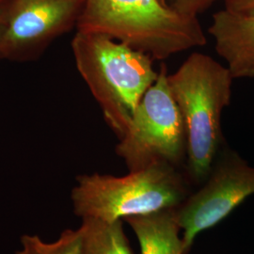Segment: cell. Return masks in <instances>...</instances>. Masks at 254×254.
<instances>
[{
    "label": "cell",
    "instance_id": "cell-3",
    "mask_svg": "<svg viewBox=\"0 0 254 254\" xmlns=\"http://www.w3.org/2000/svg\"><path fill=\"white\" fill-rule=\"evenodd\" d=\"M76 28L107 35L159 61L207 42L198 17L162 0H85Z\"/></svg>",
    "mask_w": 254,
    "mask_h": 254
},
{
    "label": "cell",
    "instance_id": "cell-14",
    "mask_svg": "<svg viewBox=\"0 0 254 254\" xmlns=\"http://www.w3.org/2000/svg\"><path fill=\"white\" fill-rule=\"evenodd\" d=\"M225 9L232 11L254 10V0H224Z\"/></svg>",
    "mask_w": 254,
    "mask_h": 254
},
{
    "label": "cell",
    "instance_id": "cell-8",
    "mask_svg": "<svg viewBox=\"0 0 254 254\" xmlns=\"http://www.w3.org/2000/svg\"><path fill=\"white\" fill-rule=\"evenodd\" d=\"M208 31L234 78H254V9H221L213 15Z\"/></svg>",
    "mask_w": 254,
    "mask_h": 254
},
{
    "label": "cell",
    "instance_id": "cell-1",
    "mask_svg": "<svg viewBox=\"0 0 254 254\" xmlns=\"http://www.w3.org/2000/svg\"><path fill=\"white\" fill-rule=\"evenodd\" d=\"M234 76L208 55L195 52L167 81L184 122L187 173L191 180L207 179L223 141L221 115L232 97Z\"/></svg>",
    "mask_w": 254,
    "mask_h": 254
},
{
    "label": "cell",
    "instance_id": "cell-12",
    "mask_svg": "<svg viewBox=\"0 0 254 254\" xmlns=\"http://www.w3.org/2000/svg\"><path fill=\"white\" fill-rule=\"evenodd\" d=\"M166 5L186 15L198 17L218 0H162Z\"/></svg>",
    "mask_w": 254,
    "mask_h": 254
},
{
    "label": "cell",
    "instance_id": "cell-10",
    "mask_svg": "<svg viewBox=\"0 0 254 254\" xmlns=\"http://www.w3.org/2000/svg\"><path fill=\"white\" fill-rule=\"evenodd\" d=\"M82 254H133L123 222L83 219Z\"/></svg>",
    "mask_w": 254,
    "mask_h": 254
},
{
    "label": "cell",
    "instance_id": "cell-2",
    "mask_svg": "<svg viewBox=\"0 0 254 254\" xmlns=\"http://www.w3.org/2000/svg\"><path fill=\"white\" fill-rule=\"evenodd\" d=\"M72 50L82 78L120 137L158 77L154 59L107 35L80 30L73 38Z\"/></svg>",
    "mask_w": 254,
    "mask_h": 254
},
{
    "label": "cell",
    "instance_id": "cell-13",
    "mask_svg": "<svg viewBox=\"0 0 254 254\" xmlns=\"http://www.w3.org/2000/svg\"><path fill=\"white\" fill-rule=\"evenodd\" d=\"M9 1L10 0L0 3V60H3L2 47H3V41H4V36L6 32V27H7Z\"/></svg>",
    "mask_w": 254,
    "mask_h": 254
},
{
    "label": "cell",
    "instance_id": "cell-9",
    "mask_svg": "<svg viewBox=\"0 0 254 254\" xmlns=\"http://www.w3.org/2000/svg\"><path fill=\"white\" fill-rule=\"evenodd\" d=\"M175 209L125 218L138 239L140 254H184Z\"/></svg>",
    "mask_w": 254,
    "mask_h": 254
},
{
    "label": "cell",
    "instance_id": "cell-4",
    "mask_svg": "<svg viewBox=\"0 0 254 254\" xmlns=\"http://www.w3.org/2000/svg\"><path fill=\"white\" fill-rule=\"evenodd\" d=\"M189 197L188 183L178 167L155 163L125 176L83 174L71 192L78 218L115 222L179 207Z\"/></svg>",
    "mask_w": 254,
    "mask_h": 254
},
{
    "label": "cell",
    "instance_id": "cell-7",
    "mask_svg": "<svg viewBox=\"0 0 254 254\" xmlns=\"http://www.w3.org/2000/svg\"><path fill=\"white\" fill-rule=\"evenodd\" d=\"M85 0H10L3 60H36L57 38L77 27Z\"/></svg>",
    "mask_w": 254,
    "mask_h": 254
},
{
    "label": "cell",
    "instance_id": "cell-5",
    "mask_svg": "<svg viewBox=\"0 0 254 254\" xmlns=\"http://www.w3.org/2000/svg\"><path fill=\"white\" fill-rule=\"evenodd\" d=\"M167 67L162 65L156 81L136 107L116 153L129 172L155 163L179 167L187 159V136L181 113L168 86Z\"/></svg>",
    "mask_w": 254,
    "mask_h": 254
},
{
    "label": "cell",
    "instance_id": "cell-15",
    "mask_svg": "<svg viewBox=\"0 0 254 254\" xmlns=\"http://www.w3.org/2000/svg\"><path fill=\"white\" fill-rule=\"evenodd\" d=\"M6 1H9V0H0V3H2V2H6Z\"/></svg>",
    "mask_w": 254,
    "mask_h": 254
},
{
    "label": "cell",
    "instance_id": "cell-6",
    "mask_svg": "<svg viewBox=\"0 0 254 254\" xmlns=\"http://www.w3.org/2000/svg\"><path fill=\"white\" fill-rule=\"evenodd\" d=\"M254 194V167L236 152H219L204 185L175 209L184 254H189L200 232L216 226Z\"/></svg>",
    "mask_w": 254,
    "mask_h": 254
},
{
    "label": "cell",
    "instance_id": "cell-11",
    "mask_svg": "<svg viewBox=\"0 0 254 254\" xmlns=\"http://www.w3.org/2000/svg\"><path fill=\"white\" fill-rule=\"evenodd\" d=\"M21 248L15 254H82V228L65 230L53 242H46L36 235H24L20 239Z\"/></svg>",
    "mask_w": 254,
    "mask_h": 254
}]
</instances>
